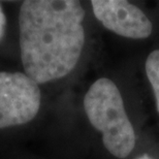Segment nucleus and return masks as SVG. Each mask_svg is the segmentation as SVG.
Segmentation results:
<instances>
[{
	"instance_id": "obj_6",
	"label": "nucleus",
	"mask_w": 159,
	"mask_h": 159,
	"mask_svg": "<svg viewBox=\"0 0 159 159\" xmlns=\"http://www.w3.org/2000/svg\"><path fill=\"white\" fill-rule=\"evenodd\" d=\"M5 25H6V18L1 8V5H0V40H1V39L3 37V34H4Z\"/></svg>"
},
{
	"instance_id": "obj_4",
	"label": "nucleus",
	"mask_w": 159,
	"mask_h": 159,
	"mask_svg": "<svg viewBox=\"0 0 159 159\" xmlns=\"http://www.w3.org/2000/svg\"><path fill=\"white\" fill-rule=\"evenodd\" d=\"M92 9L107 29L123 37L143 39L152 33V23L138 6L124 0H93Z\"/></svg>"
},
{
	"instance_id": "obj_2",
	"label": "nucleus",
	"mask_w": 159,
	"mask_h": 159,
	"mask_svg": "<svg viewBox=\"0 0 159 159\" xmlns=\"http://www.w3.org/2000/svg\"><path fill=\"white\" fill-rule=\"evenodd\" d=\"M91 125L102 133L104 147L117 158H126L135 146V133L115 83L107 78L94 82L84 97Z\"/></svg>"
},
{
	"instance_id": "obj_7",
	"label": "nucleus",
	"mask_w": 159,
	"mask_h": 159,
	"mask_svg": "<svg viewBox=\"0 0 159 159\" xmlns=\"http://www.w3.org/2000/svg\"><path fill=\"white\" fill-rule=\"evenodd\" d=\"M136 159H152L149 155H147V154H145V155H142V156H139V157H138Z\"/></svg>"
},
{
	"instance_id": "obj_3",
	"label": "nucleus",
	"mask_w": 159,
	"mask_h": 159,
	"mask_svg": "<svg viewBox=\"0 0 159 159\" xmlns=\"http://www.w3.org/2000/svg\"><path fill=\"white\" fill-rule=\"evenodd\" d=\"M40 100L39 86L29 75L0 71V128L30 122L39 113Z\"/></svg>"
},
{
	"instance_id": "obj_1",
	"label": "nucleus",
	"mask_w": 159,
	"mask_h": 159,
	"mask_svg": "<svg viewBox=\"0 0 159 159\" xmlns=\"http://www.w3.org/2000/svg\"><path fill=\"white\" fill-rule=\"evenodd\" d=\"M85 11L75 0H27L19 14L25 74L43 84L67 75L85 43Z\"/></svg>"
},
{
	"instance_id": "obj_5",
	"label": "nucleus",
	"mask_w": 159,
	"mask_h": 159,
	"mask_svg": "<svg viewBox=\"0 0 159 159\" xmlns=\"http://www.w3.org/2000/svg\"><path fill=\"white\" fill-rule=\"evenodd\" d=\"M146 74L153 88L157 111L159 113V50L153 51L148 56L146 61Z\"/></svg>"
}]
</instances>
